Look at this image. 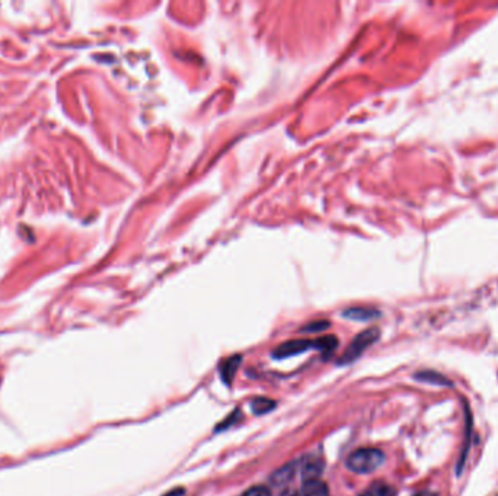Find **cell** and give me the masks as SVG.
I'll use <instances>...</instances> for the list:
<instances>
[{"label":"cell","mask_w":498,"mask_h":496,"mask_svg":"<svg viewBox=\"0 0 498 496\" xmlns=\"http://www.w3.org/2000/svg\"><path fill=\"white\" fill-rule=\"evenodd\" d=\"M385 461V454L376 448H361L354 451L347 460V465L354 473L366 474L379 469Z\"/></svg>","instance_id":"6da1fadb"},{"label":"cell","mask_w":498,"mask_h":496,"mask_svg":"<svg viewBox=\"0 0 498 496\" xmlns=\"http://www.w3.org/2000/svg\"><path fill=\"white\" fill-rule=\"evenodd\" d=\"M381 336V330L377 327H370L365 332H361L360 335H357L353 342L350 343V347L345 350L344 355L341 357V359L338 361L340 364H350L353 361H356L361 354H363L369 347L379 339Z\"/></svg>","instance_id":"7a4b0ae2"},{"label":"cell","mask_w":498,"mask_h":496,"mask_svg":"<svg viewBox=\"0 0 498 496\" xmlns=\"http://www.w3.org/2000/svg\"><path fill=\"white\" fill-rule=\"evenodd\" d=\"M309 348H313V342L308 339H297V341H289L281 343L280 347L273 352L274 358H288L297 354H301L308 351Z\"/></svg>","instance_id":"3957f363"},{"label":"cell","mask_w":498,"mask_h":496,"mask_svg":"<svg viewBox=\"0 0 498 496\" xmlns=\"http://www.w3.org/2000/svg\"><path fill=\"white\" fill-rule=\"evenodd\" d=\"M379 314L381 313L376 309H370V307H350L342 313L344 318L351 319V320H358V322L373 320L376 318H379Z\"/></svg>","instance_id":"277c9868"},{"label":"cell","mask_w":498,"mask_h":496,"mask_svg":"<svg viewBox=\"0 0 498 496\" xmlns=\"http://www.w3.org/2000/svg\"><path fill=\"white\" fill-rule=\"evenodd\" d=\"M324 470V461L319 457H308L301 465V474L305 480L318 479Z\"/></svg>","instance_id":"5b68a950"},{"label":"cell","mask_w":498,"mask_h":496,"mask_svg":"<svg viewBox=\"0 0 498 496\" xmlns=\"http://www.w3.org/2000/svg\"><path fill=\"white\" fill-rule=\"evenodd\" d=\"M414 379L422 383H429V384H434V386H446V387H451L454 383H451L447 377H445L443 374L435 373L431 370L427 371H420L414 375Z\"/></svg>","instance_id":"8992f818"},{"label":"cell","mask_w":498,"mask_h":496,"mask_svg":"<svg viewBox=\"0 0 498 496\" xmlns=\"http://www.w3.org/2000/svg\"><path fill=\"white\" fill-rule=\"evenodd\" d=\"M300 496H329V489L319 479L305 480Z\"/></svg>","instance_id":"52a82bcc"},{"label":"cell","mask_w":498,"mask_h":496,"mask_svg":"<svg viewBox=\"0 0 498 496\" xmlns=\"http://www.w3.org/2000/svg\"><path fill=\"white\" fill-rule=\"evenodd\" d=\"M240 361H242V358H240V355H235V357H232V358H229V359H226L224 363L222 364L220 373H222V379L224 380V383H228V384L232 383V380H233V377H235V374H236V371H238V368H239Z\"/></svg>","instance_id":"ba28073f"},{"label":"cell","mask_w":498,"mask_h":496,"mask_svg":"<svg viewBox=\"0 0 498 496\" xmlns=\"http://www.w3.org/2000/svg\"><path fill=\"white\" fill-rule=\"evenodd\" d=\"M360 496H397V490L385 482H376L365 492H361Z\"/></svg>","instance_id":"9c48e42d"},{"label":"cell","mask_w":498,"mask_h":496,"mask_svg":"<svg viewBox=\"0 0 498 496\" xmlns=\"http://www.w3.org/2000/svg\"><path fill=\"white\" fill-rule=\"evenodd\" d=\"M338 347V339L335 336H324V338H319L318 341L313 342V348L319 350L324 355H329L334 352Z\"/></svg>","instance_id":"30bf717a"},{"label":"cell","mask_w":498,"mask_h":496,"mask_svg":"<svg viewBox=\"0 0 498 496\" xmlns=\"http://www.w3.org/2000/svg\"><path fill=\"white\" fill-rule=\"evenodd\" d=\"M471 431H472V418H471V412L466 411V444L463 447L462 456L459 459V464H458V474L462 473L463 464H465V459L467 456V451H470V440H471Z\"/></svg>","instance_id":"8fae6325"},{"label":"cell","mask_w":498,"mask_h":496,"mask_svg":"<svg viewBox=\"0 0 498 496\" xmlns=\"http://www.w3.org/2000/svg\"><path fill=\"white\" fill-rule=\"evenodd\" d=\"M274 408H276V402L271 400V399L260 397V399H255L252 402V411L256 415L267 413V412H269L271 409H274Z\"/></svg>","instance_id":"7c38bea8"},{"label":"cell","mask_w":498,"mask_h":496,"mask_svg":"<svg viewBox=\"0 0 498 496\" xmlns=\"http://www.w3.org/2000/svg\"><path fill=\"white\" fill-rule=\"evenodd\" d=\"M293 474H294V464H288L285 468L276 472L274 476L271 477V480H273L276 485H283L285 482H289V480L293 477Z\"/></svg>","instance_id":"4fadbf2b"},{"label":"cell","mask_w":498,"mask_h":496,"mask_svg":"<svg viewBox=\"0 0 498 496\" xmlns=\"http://www.w3.org/2000/svg\"><path fill=\"white\" fill-rule=\"evenodd\" d=\"M329 327V322L328 320H315L309 325H306L304 329H301V332H309V334H313V332H322V330L328 329Z\"/></svg>","instance_id":"5bb4252c"},{"label":"cell","mask_w":498,"mask_h":496,"mask_svg":"<svg viewBox=\"0 0 498 496\" xmlns=\"http://www.w3.org/2000/svg\"><path fill=\"white\" fill-rule=\"evenodd\" d=\"M242 496H271V492L267 486H254L247 490Z\"/></svg>","instance_id":"9a60e30c"},{"label":"cell","mask_w":498,"mask_h":496,"mask_svg":"<svg viewBox=\"0 0 498 496\" xmlns=\"http://www.w3.org/2000/svg\"><path fill=\"white\" fill-rule=\"evenodd\" d=\"M414 496H439V495L434 493V492H430V490H421V492L415 493Z\"/></svg>","instance_id":"2e32d148"},{"label":"cell","mask_w":498,"mask_h":496,"mask_svg":"<svg viewBox=\"0 0 498 496\" xmlns=\"http://www.w3.org/2000/svg\"><path fill=\"white\" fill-rule=\"evenodd\" d=\"M281 496H300L299 493H296L294 490H285L281 493Z\"/></svg>","instance_id":"e0dca14e"}]
</instances>
